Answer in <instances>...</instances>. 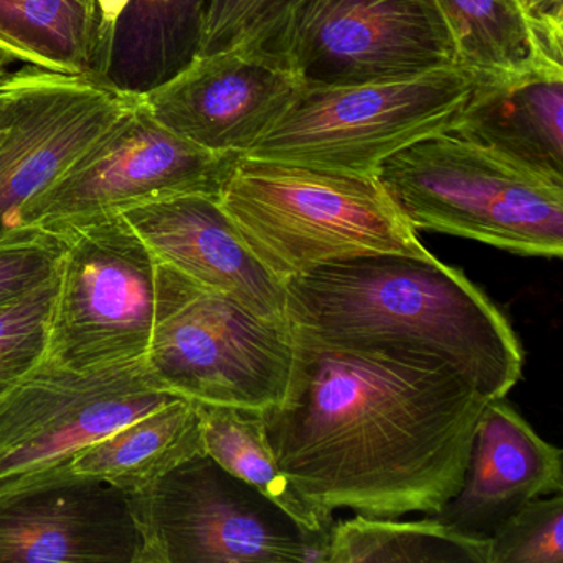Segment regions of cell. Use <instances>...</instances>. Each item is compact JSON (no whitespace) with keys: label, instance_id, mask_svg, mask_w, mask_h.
Here are the masks:
<instances>
[{"label":"cell","instance_id":"cell-1","mask_svg":"<svg viewBox=\"0 0 563 563\" xmlns=\"http://www.w3.org/2000/svg\"><path fill=\"white\" fill-rule=\"evenodd\" d=\"M289 331L288 388L263 421L292 486L371 519L437 514L463 484L489 398L438 358Z\"/></svg>","mask_w":563,"mask_h":563},{"label":"cell","instance_id":"cell-15","mask_svg":"<svg viewBox=\"0 0 563 563\" xmlns=\"http://www.w3.org/2000/svg\"><path fill=\"white\" fill-rule=\"evenodd\" d=\"M121 216L161 265L232 296L272 324L288 325L285 285L253 255L217 197H173Z\"/></svg>","mask_w":563,"mask_h":563},{"label":"cell","instance_id":"cell-20","mask_svg":"<svg viewBox=\"0 0 563 563\" xmlns=\"http://www.w3.org/2000/svg\"><path fill=\"white\" fill-rule=\"evenodd\" d=\"M0 51L32 67L93 80V0H0Z\"/></svg>","mask_w":563,"mask_h":563},{"label":"cell","instance_id":"cell-4","mask_svg":"<svg viewBox=\"0 0 563 563\" xmlns=\"http://www.w3.org/2000/svg\"><path fill=\"white\" fill-rule=\"evenodd\" d=\"M377 179L417 232L562 258L563 177L450 130L388 157Z\"/></svg>","mask_w":563,"mask_h":563},{"label":"cell","instance_id":"cell-31","mask_svg":"<svg viewBox=\"0 0 563 563\" xmlns=\"http://www.w3.org/2000/svg\"><path fill=\"white\" fill-rule=\"evenodd\" d=\"M14 62L15 60L11 57V55L0 51V80H4V78L8 77L9 74H11L9 67H11V65L14 64Z\"/></svg>","mask_w":563,"mask_h":563},{"label":"cell","instance_id":"cell-12","mask_svg":"<svg viewBox=\"0 0 563 563\" xmlns=\"http://www.w3.org/2000/svg\"><path fill=\"white\" fill-rule=\"evenodd\" d=\"M21 74L14 121L0 143V243L41 232L22 229V207L64 176L134 100L90 78L32 65Z\"/></svg>","mask_w":563,"mask_h":563},{"label":"cell","instance_id":"cell-14","mask_svg":"<svg viewBox=\"0 0 563 563\" xmlns=\"http://www.w3.org/2000/svg\"><path fill=\"white\" fill-rule=\"evenodd\" d=\"M301 81L240 51L197 57L141 97L163 126L219 154L245 156L295 100Z\"/></svg>","mask_w":563,"mask_h":563},{"label":"cell","instance_id":"cell-9","mask_svg":"<svg viewBox=\"0 0 563 563\" xmlns=\"http://www.w3.org/2000/svg\"><path fill=\"white\" fill-rule=\"evenodd\" d=\"M240 157L184 140L134 98L64 176L22 207L21 225L57 235L173 197L219 199Z\"/></svg>","mask_w":563,"mask_h":563},{"label":"cell","instance_id":"cell-3","mask_svg":"<svg viewBox=\"0 0 563 563\" xmlns=\"http://www.w3.org/2000/svg\"><path fill=\"white\" fill-rule=\"evenodd\" d=\"M219 203L283 285L357 256L431 255L377 176L240 157Z\"/></svg>","mask_w":563,"mask_h":563},{"label":"cell","instance_id":"cell-2","mask_svg":"<svg viewBox=\"0 0 563 563\" xmlns=\"http://www.w3.org/2000/svg\"><path fill=\"white\" fill-rule=\"evenodd\" d=\"M289 328L332 344L427 355L489 400L522 378L523 349L489 296L430 256H357L285 283Z\"/></svg>","mask_w":563,"mask_h":563},{"label":"cell","instance_id":"cell-21","mask_svg":"<svg viewBox=\"0 0 563 563\" xmlns=\"http://www.w3.org/2000/svg\"><path fill=\"white\" fill-rule=\"evenodd\" d=\"M203 448L223 470L268 497L308 532L329 536L332 510L309 503L278 466L263 410L197 404Z\"/></svg>","mask_w":563,"mask_h":563},{"label":"cell","instance_id":"cell-17","mask_svg":"<svg viewBox=\"0 0 563 563\" xmlns=\"http://www.w3.org/2000/svg\"><path fill=\"white\" fill-rule=\"evenodd\" d=\"M562 113L563 67L537 65L509 77H477L451 131L563 177Z\"/></svg>","mask_w":563,"mask_h":563},{"label":"cell","instance_id":"cell-5","mask_svg":"<svg viewBox=\"0 0 563 563\" xmlns=\"http://www.w3.org/2000/svg\"><path fill=\"white\" fill-rule=\"evenodd\" d=\"M477 75L463 67L388 84L302 85L285 113L242 157L377 176L417 141L453 130Z\"/></svg>","mask_w":563,"mask_h":563},{"label":"cell","instance_id":"cell-8","mask_svg":"<svg viewBox=\"0 0 563 563\" xmlns=\"http://www.w3.org/2000/svg\"><path fill=\"white\" fill-rule=\"evenodd\" d=\"M64 242L45 361L74 371L147 357L156 316L157 260L123 216L57 233Z\"/></svg>","mask_w":563,"mask_h":563},{"label":"cell","instance_id":"cell-29","mask_svg":"<svg viewBox=\"0 0 563 563\" xmlns=\"http://www.w3.org/2000/svg\"><path fill=\"white\" fill-rule=\"evenodd\" d=\"M95 11L98 19V54L97 68H95L93 80L97 81L98 71L103 64L104 51H107L108 38L113 31L114 22L120 18L121 11L126 8L130 0H93Z\"/></svg>","mask_w":563,"mask_h":563},{"label":"cell","instance_id":"cell-24","mask_svg":"<svg viewBox=\"0 0 563 563\" xmlns=\"http://www.w3.org/2000/svg\"><path fill=\"white\" fill-rule=\"evenodd\" d=\"M487 563H563V496L536 497L489 537Z\"/></svg>","mask_w":563,"mask_h":563},{"label":"cell","instance_id":"cell-16","mask_svg":"<svg viewBox=\"0 0 563 563\" xmlns=\"http://www.w3.org/2000/svg\"><path fill=\"white\" fill-rule=\"evenodd\" d=\"M562 490V450L547 443L506 397L493 398L477 421L463 484L428 517L489 539L529 500Z\"/></svg>","mask_w":563,"mask_h":563},{"label":"cell","instance_id":"cell-19","mask_svg":"<svg viewBox=\"0 0 563 563\" xmlns=\"http://www.w3.org/2000/svg\"><path fill=\"white\" fill-rule=\"evenodd\" d=\"M202 453L199 407L176 397L78 451L70 471L107 481L134 496Z\"/></svg>","mask_w":563,"mask_h":563},{"label":"cell","instance_id":"cell-28","mask_svg":"<svg viewBox=\"0 0 563 563\" xmlns=\"http://www.w3.org/2000/svg\"><path fill=\"white\" fill-rule=\"evenodd\" d=\"M550 60L563 64V0H517Z\"/></svg>","mask_w":563,"mask_h":563},{"label":"cell","instance_id":"cell-27","mask_svg":"<svg viewBox=\"0 0 563 563\" xmlns=\"http://www.w3.org/2000/svg\"><path fill=\"white\" fill-rule=\"evenodd\" d=\"M64 242L38 232L24 240L0 243V308L19 301L57 275Z\"/></svg>","mask_w":563,"mask_h":563},{"label":"cell","instance_id":"cell-22","mask_svg":"<svg viewBox=\"0 0 563 563\" xmlns=\"http://www.w3.org/2000/svg\"><path fill=\"white\" fill-rule=\"evenodd\" d=\"M489 539L464 536L424 517L354 519L332 523L324 563H487Z\"/></svg>","mask_w":563,"mask_h":563},{"label":"cell","instance_id":"cell-18","mask_svg":"<svg viewBox=\"0 0 563 563\" xmlns=\"http://www.w3.org/2000/svg\"><path fill=\"white\" fill-rule=\"evenodd\" d=\"M213 0H130L108 38L97 84L141 98L183 74L202 51Z\"/></svg>","mask_w":563,"mask_h":563},{"label":"cell","instance_id":"cell-10","mask_svg":"<svg viewBox=\"0 0 563 563\" xmlns=\"http://www.w3.org/2000/svg\"><path fill=\"white\" fill-rule=\"evenodd\" d=\"M252 57L318 87L388 84L460 67L433 0H308Z\"/></svg>","mask_w":563,"mask_h":563},{"label":"cell","instance_id":"cell-6","mask_svg":"<svg viewBox=\"0 0 563 563\" xmlns=\"http://www.w3.org/2000/svg\"><path fill=\"white\" fill-rule=\"evenodd\" d=\"M146 361L176 397L266 410L288 388L291 331L157 263L156 316Z\"/></svg>","mask_w":563,"mask_h":563},{"label":"cell","instance_id":"cell-30","mask_svg":"<svg viewBox=\"0 0 563 563\" xmlns=\"http://www.w3.org/2000/svg\"><path fill=\"white\" fill-rule=\"evenodd\" d=\"M21 81V70L11 71L4 80H0V143L4 141L5 134L14 121Z\"/></svg>","mask_w":563,"mask_h":563},{"label":"cell","instance_id":"cell-13","mask_svg":"<svg viewBox=\"0 0 563 563\" xmlns=\"http://www.w3.org/2000/svg\"><path fill=\"white\" fill-rule=\"evenodd\" d=\"M133 497L67 470L0 484V563H141Z\"/></svg>","mask_w":563,"mask_h":563},{"label":"cell","instance_id":"cell-23","mask_svg":"<svg viewBox=\"0 0 563 563\" xmlns=\"http://www.w3.org/2000/svg\"><path fill=\"white\" fill-rule=\"evenodd\" d=\"M433 2L453 38L457 65L477 77H509L537 65H560L540 51L517 0Z\"/></svg>","mask_w":563,"mask_h":563},{"label":"cell","instance_id":"cell-25","mask_svg":"<svg viewBox=\"0 0 563 563\" xmlns=\"http://www.w3.org/2000/svg\"><path fill=\"white\" fill-rule=\"evenodd\" d=\"M308 0H213L199 57L240 51L255 55Z\"/></svg>","mask_w":563,"mask_h":563},{"label":"cell","instance_id":"cell-7","mask_svg":"<svg viewBox=\"0 0 563 563\" xmlns=\"http://www.w3.org/2000/svg\"><path fill=\"white\" fill-rule=\"evenodd\" d=\"M141 563H324L329 536L197 454L134 494Z\"/></svg>","mask_w":563,"mask_h":563},{"label":"cell","instance_id":"cell-11","mask_svg":"<svg viewBox=\"0 0 563 563\" xmlns=\"http://www.w3.org/2000/svg\"><path fill=\"white\" fill-rule=\"evenodd\" d=\"M173 398L146 358L90 371L42 358L0 397V484L67 470L78 451Z\"/></svg>","mask_w":563,"mask_h":563},{"label":"cell","instance_id":"cell-26","mask_svg":"<svg viewBox=\"0 0 563 563\" xmlns=\"http://www.w3.org/2000/svg\"><path fill=\"white\" fill-rule=\"evenodd\" d=\"M57 275L0 308V397L44 358Z\"/></svg>","mask_w":563,"mask_h":563}]
</instances>
